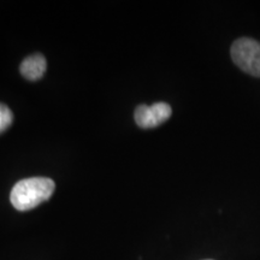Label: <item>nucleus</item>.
<instances>
[{"mask_svg":"<svg viewBox=\"0 0 260 260\" xmlns=\"http://www.w3.org/2000/svg\"><path fill=\"white\" fill-rule=\"evenodd\" d=\"M14 122L12 111L4 104H0V134L9 129V126Z\"/></svg>","mask_w":260,"mask_h":260,"instance_id":"obj_5","label":"nucleus"},{"mask_svg":"<svg viewBox=\"0 0 260 260\" xmlns=\"http://www.w3.org/2000/svg\"><path fill=\"white\" fill-rule=\"evenodd\" d=\"M172 115L171 106L167 103H155L153 105H140L136 107L134 117L140 128L151 129L167 122Z\"/></svg>","mask_w":260,"mask_h":260,"instance_id":"obj_3","label":"nucleus"},{"mask_svg":"<svg viewBox=\"0 0 260 260\" xmlns=\"http://www.w3.org/2000/svg\"><path fill=\"white\" fill-rule=\"evenodd\" d=\"M56 184L48 177H30L17 182L10 194L12 206L18 211H29L47 201Z\"/></svg>","mask_w":260,"mask_h":260,"instance_id":"obj_1","label":"nucleus"},{"mask_svg":"<svg viewBox=\"0 0 260 260\" xmlns=\"http://www.w3.org/2000/svg\"><path fill=\"white\" fill-rule=\"evenodd\" d=\"M47 64L45 57L40 53H35L22 61L19 70H21L22 76L24 79L29 81H38L44 76Z\"/></svg>","mask_w":260,"mask_h":260,"instance_id":"obj_4","label":"nucleus"},{"mask_svg":"<svg viewBox=\"0 0 260 260\" xmlns=\"http://www.w3.org/2000/svg\"><path fill=\"white\" fill-rule=\"evenodd\" d=\"M230 53L240 69L252 76L260 77V42L241 38L234 42Z\"/></svg>","mask_w":260,"mask_h":260,"instance_id":"obj_2","label":"nucleus"}]
</instances>
